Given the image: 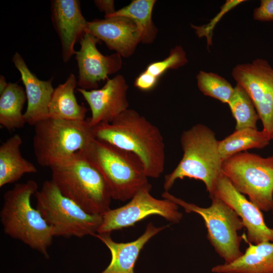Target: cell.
Here are the masks:
<instances>
[{
  "label": "cell",
  "instance_id": "cell-1",
  "mask_svg": "<svg viewBox=\"0 0 273 273\" xmlns=\"http://www.w3.org/2000/svg\"><path fill=\"white\" fill-rule=\"evenodd\" d=\"M95 139L135 155L148 177L158 178L165 165V145L159 129L136 111L128 109L110 123L93 126Z\"/></svg>",
  "mask_w": 273,
  "mask_h": 273
},
{
  "label": "cell",
  "instance_id": "cell-2",
  "mask_svg": "<svg viewBox=\"0 0 273 273\" xmlns=\"http://www.w3.org/2000/svg\"><path fill=\"white\" fill-rule=\"evenodd\" d=\"M37 189V183L30 179L16 184L6 192L0 220L6 235L49 258L48 250L54 237L40 212L31 205V197Z\"/></svg>",
  "mask_w": 273,
  "mask_h": 273
},
{
  "label": "cell",
  "instance_id": "cell-3",
  "mask_svg": "<svg viewBox=\"0 0 273 273\" xmlns=\"http://www.w3.org/2000/svg\"><path fill=\"white\" fill-rule=\"evenodd\" d=\"M180 142L183 155L176 167L165 175L164 191L168 192L176 180L189 178L203 181L210 196L222 174V161L214 132L204 124H196L182 133Z\"/></svg>",
  "mask_w": 273,
  "mask_h": 273
},
{
  "label": "cell",
  "instance_id": "cell-4",
  "mask_svg": "<svg viewBox=\"0 0 273 273\" xmlns=\"http://www.w3.org/2000/svg\"><path fill=\"white\" fill-rule=\"evenodd\" d=\"M80 152L102 175L114 200H130L149 184L142 162L131 152L96 139Z\"/></svg>",
  "mask_w": 273,
  "mask_h": 273
},
{
  "label": "cell",
  "instance_id": "cell-5",
  "mask_svg": "<svg viewBox=\"0 0 273 273\" xmlns=\"http://www.w3.org/2000/svg\"><path fill=\"white\" fill-rule=\"evenodd\" d=\"M50 168L62 194L85 212L102 215L110 209L112 198L103 177L80 151Z\"/></svg>",
  "mask_w": 273,
  "mask_h": 273
},
{
  "label": "cell",
  "instance_id": "cell-6",
  "mask_svg": "<svg viewBox=\"0 0 273 273\" xmlns=\"http://www.w3.org/2000/svg\"><path fill=\"white\" fill-rule=\"evenodd\" d=\"M34 126L33 152L42 167L50 168L68 159L95 139L88 118L72 121L49 117Z\"/></svg>",
  "mask_w": 273,
  "mask_h": 273
},
{
  "label": "cell",
  "instance_id": "cell-7",
  "mask_svg": "<svg viewBox=\"0 0 273 273\" xmlns=\"http://www.w3.org/2000/svg\"><path fill=\"white\" fill-rule=\"evenodd\" d=\"M34 195L36 208L51 228L54 237L80 238L97 233L102 215L85 212L62 195L51 179L44 181Z\"/></svg>",
  "mask_w": 273,
  "mask_h": 273
},
{
  "label": "cell",
  "instance_id": "cell-8",
  "mask_svg": "<svg viewBox=\"0 0 273 273\" xmlns=\"http://www.w3.org/2000/svg\"><path fill=\"white\" fill-rule=\"evenodd\" d=\"M162 197L181 206L187 213L194 212L202 217L207 239L224 260V263H231L243 254L240 248L243 236H239L238 232L244 227V224L236 212L220 199L210 197L211 205L204 208L177 198L168 192L164 191Z\"/></svg>",
  "mask_w": 273,
  "mask_h": 273
},
{
  "label": "cell",
  "instance_id": "cell-9",
  "mask_svg": "<svg viewBox=\"0 0 273 273\" xmlns=\"http://www.w3.org/2000/svg\"><path fill=\"white\" fill-rule=\"evenodd\" d=\"M221 172L241 193L261 211L273 208V155L263 158L247 151L222 163Z\"/></svg>",
  "mask_w": 273,
  "mask_h": 273
},
{
  "label": "cell",
  "instance_id": "cell-10",
  "mask_svg": "<svg viewBox=\"0 0 273 273\" xmlns=\"http://www.w3.org/2000/svg\"><path fill=\"white\" fill-rule=\"evenodd\" d=\"M149 184L140 189L124 205L109 209L102 215V222L97 233L111 232L134 225L149 216L157 215L174 223H178L183 214L178 205L167 199H158L150 194Z\"/></svg>",
  "mask_w": 273,
  "mask_h": 273
},
{
  "label": "cell",
  "instance_id": "cell-11",
  "mask_svg": "<svg viewBox=\"0 0 273 273\" xmlns=\"http://www.w3.org/2000/svg\"><path fill=\"white\" fill-rule=\"evenodd\" d=\"M232 75L249 95L261 120L262 131L273 140V68L258 58L235 66Z\"/></svg>",
  "mask_w": 273,
  "mask_h": 273
},
{
  "label": "cell",
  "instance_id": "cell-12",
  "mask_svg": "<svg viewBox=\"0 0 273 273\" xmlns=\"http://www.w3.org/2000/svg\"><path fill=\"white\" fill-rule=\"evenodd\" d=\"M212 196L222 200L241 218L247 230V237L242 236L245 241L253 244L273 242V229L265 224L261 211L239 192L222 173L209 196Z\"/></svg>",
  "mask_w": 273,
  "mask_h": 273
},
{
  "label": "cell",
  "instance_id": "cell-13",
  "mask_svg": "<svg viewBox=\"0 0 273 273\" xmlns=\"http://www.w3.org/2000/svg\"><path fill=\"white\" fill-rule=\"evenodd\" d=\"M100 41L87 33L79 41L80 48L75 53L79 88L97 89L100 81L108 80L109 75L116 73L122 67V57L118 54L104 55L100 53L97 47Z\"/></svg>",
  "mask_w": 273,
  "mask_h": 273
},
{
  "label": "cell",
  "instance_id": "cell-14",
  "mask_svg": "<svg viewBox=\"0 0 273 273\" xmlns=\"http://www.w3.org/2000/svg\"><path fill=\"white\" fill-rule=\"evenodd\" d=\"M128 89L125 78L120 74L107 80L104 85L99 89L77 88L89 106L91 117L88 119L92 126L101 123H110L129 109Z\"/></svg>",
  "mask_w": 273,
  "mask_h": 273
},
{
  "label": "cell",
  "instance_id": "cell-15",
  "mask_svg": "<svg viewBox=\"0 0 273 273\" xmlns=\"http://www.w3.org/2000/svg\"><path fill=\"white\" fill-rule=\"evenodd\" d=\"M85 33L103 41L109 49L124 58L132 55L141 42V34L136 24L126 17L115 16L88 21Z\"/></svg>",
  "mask_w": 273,
  "mask_h": 273
},
{
  "label": "cell",
  "instance_id": "cell-16",
  "mask_svg": "<svg viewBox=\"0 0 273 273\" xmlns=\"http://www.w3.org/2000/svg\"><path fill=\"white\" fill-rule=\"evenodd\" d=\"M51 20L61 41L62 57L67 63L75 55V43L85 33L88 21L83 16L78 0H53Z\"/></svg>",
  "mask_w": 273,
  "mask_h": 273
},
{
  "label": "cell",
  "instance_id": "cell-17",
  "mask_svg": "<svg viewBox=\"0 0 273 273\" xmlns=\"http://www.w3.org/2000/svg\"><path fill=\"white\" fill-rule=\"evenodd\" d=\"M12 61L20 73L25 87L27 105L24 118L27 123L34 126L49 117V106L54 90L52 78L48 80L38 79L18 52L13 55Z\"/></svg>",
  "mask_w": 273,
  "mask_h": 273
},
{
  "label": "cell",
  "instance_id": "cell-18",
  "mask_svg": "<svg viewBox=\"0 0 273 273\" xmlns=\"http://www.w3.org/2000/svg\"><path fill=\"white\" fill-rule=\"evenodd\" d=\"M168 225L155 226L149 222L144 233L137 239L129 242L118 243L111 238L110 233H97L99 239L109 250L111 259L109 265L101 273H134V266L145 244Z\"/></svg>",
  "mask_w": 273,
  "mask_h": 273
},
{
  "label": "cell",
  "instance_id": "cell-19",
  "mask_svg": "<svg viewBox=\"0 0 273 273\" xmlns=\"http://www.w3.org/2000/svg\"><path fill=\"white\" fill-rule=\"evenodd\" d=\"M249 246L238 259L230 263L213 267L214 273H273V242L258 244L247 242Z\"/></svg>",
  "mask_w": 273,
  "mask_h": 273
},
{
  "label": "cell",
  "instance_id": "cell-20",
  "mask_svg": "<svg viewBox=\"0 0 273 273\" xmlns=\"http://www.w3.org/2000/svg\"><path fill=\"white\" fill-rule=\"evenodd\" d=\"M23 141L15 134L0 146V187L14 183L24 174L37 172L36 166L22 155L20 147Z\"/></svg>",
  "mask_w": 273,
  "mask_h": 273
},
{
  "label": "cell",
  "instance_id": "cell-21",
  "mask_svg": "<svg viewBox=\"0 0 273 273\" xmlns=\"http://www.w3.org/2000/svg\"><path fill=\"white\" fill-rule=\"evenodd\" d=\"M77 85L75 76L71 73L65 82L54 88L49 106V117L72 121L86 119L87 109L78 103L74 94Z\"/></svg>",
  "mask_w": 273,
  "mask_h": 273
},
{
  "label": "cell",
  "instance_id": "cell-22",
  "mask_svg": "<svg viewBox=\"0 0 273 273\" xmlns=\"http://www.w3.org/2000/svg\"><path fill=\"white\" fill-rule=\"evenodd\" d=\"M27 101L25 91L17 83L9 82L0 94V125L9 131L26 123L22 109Z\"/></svg>",
  "mask_w": 273,
  "mask_h": 273
},
{
  "label": "cell",
  "instance_id": "cell-23",
  "mask_svg": "<svg viewBox=\"0 0 273 273\" xmlns=\"http://www.w3.org/2000/svg\"><path fill=\"white\" fill-rule=\"evenodd\" d=\"M156 0H133L126 6L104 18L123 16L132 19L141 34V42L150 44L156 38L158 29L152 21V12Z\"/></svg>",
  "mask_w": 273,
  "mask_h": 273
},
{
  "label": "cell",
  "instance_id": "cell-24",
  "mask_svg": "<svg viewBox=\"0 0 273 273\" xmlns=\"http://www.w3.org/2000/svg\"><path fill=\"white\" fill-rule=\"evenodd\" d=\"M270 140L262 131L255 128L236 130L224 139L218 141V150L222 161L232 156L252 149H262Z\"/></svg>",
  "mask_w": 273,
  "mask_h": 273
},
{
  "label": "cell",
  "instance_id": "cell-25",
  "mask_svg": "<svg viewBox=\"0 0 273 273\" xmlns=\"http://www.w3.org/2000/svg\"><path fill=\"white\" fill-rule=\"evenodd\" d=\"M228 105L236 122V130L257 129L259 117L254 104L245 89L239 84L234 87L233 94Z\"/></svg>",
  "mask_w": 273,
  "mask_h": 273
},
{
  "label": "cell",
  "instance_id": "cell-26",
  "mask_svg": "<svg viewBox=\"0 0 273 273\" xmlns=\"http://www.w3.org/2000/svg\"><path fill=\"white\" fill-rule=\"evenodd\" d=\"M197 86L205 96L228 104L234 87L225 78L211 72L200 71L196 76Z\"/></svg>",
  "mask_w": 273,
  "mask_h": 273
},
{
  "label": "cell",
  "instance_id": "cell-27",
  "mask_svg": "<svg viewBox=\"0 0 273 273\" xmlns=\"http://www.w3.org/2000/svg\"><path fill=\"white\" fill-rule=\"evenodd\" d=\"M188 62L186 52L182 47L177 46L170 50L169 55L164 60L150 63L145 70L159 78L168 69H178Z\"/></svg>",
  "mask_w": 273,
  "mask_h": 273
},
{
  "label": "cell",
  "instance_id": "cell-28",
  "mask_svg": "<svg viewBox=\"0 0 273 273\" xmlns=\"http://www.w3.org/2000/svg\"><path fill=\"white\" fill-rule=\"evenodd\" d=\"M245 2L243 0L226 1V3L221 7V11L218 15L209 23L203 26H195L191 25V27L195 30V32L199 37L206 36L207 37L208 46L211 44V35L214 26L221 17L228 11L239 4Z\"/></svg>",
  "mask_w": 273,
  "mask_h": 273
},
{
  "label": "cell",
  "instance_id": "cell-29",
  "mask_svg": "<svg viewBox=\"0 0 273 273\" xmlns=\"http://www.w3.org/2000/svg\"><path fill=\"white\" fill-rule=\"evenodd\" d=\"M253 19L261 22L273 21V0H261L253 10Z\"/></svg>",
  "mask_w": 273,
  "mask_h": 273
},
{
  "label": "cell",
  "instance_id": "cell-30",
  "mask_svg": "<svg viewBox=\"0 0 273 273\" xmlns=\"http://www.w3.org/2000/svg\"><path fill=\"white\" fill-rule=\"evenodd\" d=\"M158 80V77L145 70L135 79L134 85L141 90L150 91L156 86Z\"/></svg>",
  "mask_w": 273,
  "mask_h": 273
},
{
  "label": "cell",
  "instance_id": "cell-31",
  "mask_svg": "<svg viewBox=\"0 0 273 273\" xmlns=\"http://www.w3.org/2000/svg\"><path fill=\"white\" fill-rule=\"evenodd\" d=\"M94 3L99 11L105 13V17L113 14L116 11L113 0H96Z\"/></svg>",
  "mask_w": 273,
  "mask_h": 273
},
{
  "label": "cell",
  "instance_id": "cell-32",
  "mask_svg": "<svg viewBox=\"0 0 273 273\" xmlns=\"http://www.w3.org/2000/svg\"><path fill=\"white\" fill-rule=\"evenodd\" d=\"M8 83L5 77L2 75H0V94L2 93L7 87Z\"/></svg>",
  "mask_w": 273,
  "mask_h": 273
},
{
  "label": "cell",
  "instance_id": "cell-33",
  "mask_svg": "<svg viewBox=\"0 0 273 273\" xmlns=\"http://www.w3.org/2000/svg\"><path fill=\"white\" fill-rule=\"evenodd\" d=\"M271 211H272V215H273V208H272Z\"/></svg>",
  "mask_w": 273,
  "mask_h": 273
}]
</instances>
